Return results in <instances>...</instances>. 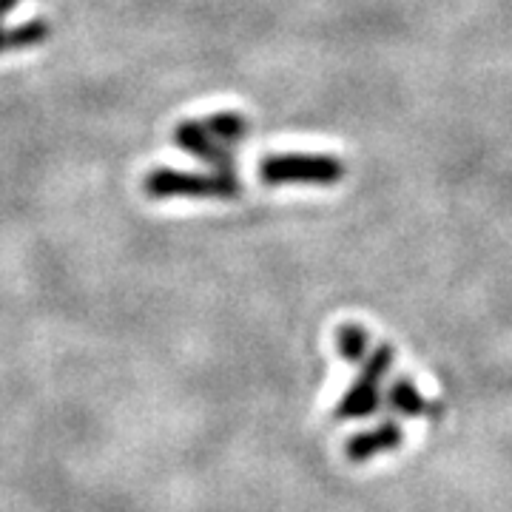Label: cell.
Returning <instances> with one entry per match:
<instances>
[{
  "instance_id": "obj_1",
  "label": "cell",
  "mask_w": 512,
  "mask_h": 512,
  "mask_svg": "<svg viewBox=\"0 0 512 512\" xmlns=\"http://www.w3.org/2000/svg\"><path fill=\"white\" fill-rule=\"evenodd\" d=\"M345 163L330 154H268L259 163V180L268 185H336Z\"/></svg>"
},
{
  "instance_id": "obj_2",
  "label": "cell",
  "mask_w": 512,
  "mask_h": 512,
  "mask_svg": "<svg viewBox=\"0 0 512 512\" xmlns=\"http://www.w3.org/2000/svg\"><path fill=\"white\" fill-rule=\"evenodd\" d=\"M143 191L154 200H168V197H217L228 200L242 191L237 174H197V171H177V168H157L146 174Z\"/></svg>"
},
{
  "instance_id": "obj_3",
  "label": "cell",
  "mask_w": 512,
  "mask_h": 512,
  "mask_svg": "<svg viewBox=\"0 0 512 512\" xmlns=\"http://www.w3.org/2000/svg\"><path fill=\"white\" fill-rule=\"evenodd\" d=\"M174 140L177 146L200 157L202 163H208L214 171H222V174H234V157L231 151L222 146L220 140L205 128V123H194V120H185L174 131Z\"/></svg>"
},
{
  "instance_id": "obj_4",
  "label": "cell",
  "mask_w": 512,
  "mask_h": 512,
  "mask_svg": "<svg viewBox=\"0 0 512 512\" xmlns=\"http://www.w3.org/2000/svg\"><path fill=\"white\" fill-rule=\"evenodd\" d=\"M49 35H52V23L46 18L26 20V23H20V26L6 32V52H20V49L40 46L43 40H49Z\"/></svg>"
},
{
  "instance_id": "obj_5",
  "label": "cell",
  "mask_w": 512,
  "mask_h": 512,
  "mask_svg": "<svg viewBox=\"0 0 512 512\" xmlns=\"http://www.w3.org/2000/svg\"><path fill=\"white\" fill-rule=\"evenodd\" d=\"M205 128L220 140V143H242L248 137V120L237 111H217L205 120Z\"/></svg>"
},
{
  "instance_id": "obj_6",
  "label": "cell",
  "mask_w": 512,
  "mask_h": 512,
  "mask_svg": "<svg viewBox=\"0 0 512 512\" xmlns=\"http://www.w3.org/2000/svg\"><path fill=\"white\" fill-rule=\"evenodd\" d=\"M339 345L348 359H359L367 348V336L359 328H342L339 330Z\"/></svg>"
},
{
  "instance_id": "obj_7",
  "label": "cell",
  "mask_w": 512,
  "mask_h": 512,
  "mask_svg": "<svg viewBox=\"0 0 512 512\" xmlns=\"http://www.w3.org/2000/svg\"><path fill=\"white\" fill-rule=\"evenodd\" d=\"M18 3L20 0H0V18H3V15H9L12 9H18Z\"/></svg>"
},
{
  "instance_id": "obj_8",
  "label": "cell",
  "mask_w": 512,
  "mask_h": 512,
  "mask_svg": "<svg viewBox=\"0 0 512 512\" xmlns=\"http://www.w3.org/2000/svg\"><path fill=\"white\" fill-rule=\"evenodd\" d=\"M6 52V29L0 26V55Z\"/></svg>"
}]
</instances>
